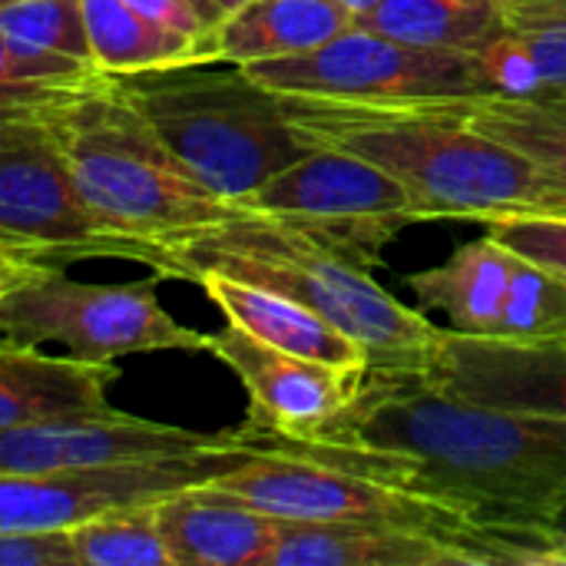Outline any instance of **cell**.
<instances>
[{"label":"cell","mask_w":566,"mask_h":566,"mask_svg":"<svg viewBox=\"0 0 566 566\" xmlns=\"http://www.w3.org/2000/svg\"><path fill=\"white\" fill-rule=\"evenodd\" d=\"M242 441L358 471L431 497L481 531H531L566 504V421L458 398L424 371H365L312 438Z\"/></svg>","instance_id":"cell-1"},{"label":"cell","mask_w":566,"mask_h":566,"mask_svg":"<svg viewBox=\"0 0 566 566\" xmlns=\"http://www.w3.org/2000/svg\"><path fill=\"white\" fill-rule=\"evenodd\" d=\"M308 146L355 153L391 172L424 222H494L517 212H560L566 199L511 146L474 129L468 96L325 99L279 93Z\"/></svg>","instance_id":"cell-2"},{"label":"cell","mask_w":566,"mask_h":566,"mask_svg":"<svg viewBox=\"0 0 566 566\" xmlns=\"http://www.w3.org/2000/svg\"><path fill=\"white\" fill-rule=\"evenodd\" d=\"M153 272L186 282L229 275L282 292L345 332L365 352L368 371H428L438 352L441 328L381 289L365 259L305 226L245 206L163 242Z\"/></svg>","instance_id":"cell-3"},{"label":"cell","mask_w":566,"mask_h":566,"mask_svg":"<svg viewBox=\"0 0 566 566\" xmlns=\"http://www.w3.org/2000/svg\"><path fill=\"white\" fill-rule=\"evenodd\" d=\"M163 139V146L216 196L239 206L312 146L292 129L282 96L242 66L182 63L143 73H103Z\"/></svg>","instance_id":"cell-4"},{"label":"cell","mask_w":566,"mask_h":566,"mask_svg":"<svg viewBox=\"0 0 566 566\" xmlns=\"http://www.w3.org/2000/svg\"><path fill=\"white\" fill-rule=\"evenodd\" d=\"M40 119L90 212L119 235L159 252L163 242L232 212V202L206 189L143 116L106 90L103 76L43 106Z\"/></svg>","instance_id":"cell-5"},{"label":"cell","mask_w":566,"mask_h":566,"mask_svg":"<svg viewBox=\"0 0 566 566\" xmlns=\"http://www.w3.org/2000/svg\"><path fill=\"white\" fill-rule=\"evenodd\" d=\"M156 282L159 275L96 285L70 279L63 265H40L0 298V338L30 348L60 345L93 365L146 352H209V335L163 308Z\"/></svg>","instance_id":"cell-6"},{"label":"cell","mask_w":566,"mask_h":566,"mask_svg":"<svg viewBox=\"0 0 566 566\" xmlns=\"http://www.w3.org/2000/svg\"><path fill=\"white\" fill-rule=\"evenodd\" d=\"M249 444V441H245ZM206 488L235 497L262 514L295 524H391L415 527L428 534L451 537L471 551V541L481 534L464 514L391 488L385 481H371L358 471L302 458L292 451L249 444V454L212 478ZM474 554V551H471ZM481 566V564H478Z\"/></svg>","instance_id":"cell-7"},{"label":"cell","mask_w":566,"mask_h":566,"mask_svg":"<svg viewBox=\"0 0 566 566\" xmlns=\"http://www.w3.org/2000/svg\"><path fill=\"white\" fill-rule=\"evenodd\" d=\"M0 245L46 265L126 259L149 265L156 249L106 229L76 192L36 113L0 116Z\"/></svg>","instance_id":"cell-8"},{"label":"cell","mask_w":566,"mask_h":566,"mask_svg":"<svg viewBox=\"0 0 566 566\" xmlns=\"http://www.w3.org/2000/svg\"><path fill=\"white\" fill-rule=\"evenodd\" d=\"M421 312L444 315V328L494 342L566 335V282L501 245L494 235L458 245L441 265L408 279Z\"/></svg>","instance_id":"cell-9"},{"label":"cell","mask_w":566,"mask_h":566,"mask_svg":"<svg viewBox=\"0 0 566 566\" xmlns=\"http://www.w3.org/2000/svg\"><path fill=\"white\" fill-rule=\"evenodd\" d=\"M242 70L275 93L325 99H428L484 93L474 53L411 46L358 23L305 53L245 63Z\"/></svg>","instance_id":"cell-10"},{"label":"cell","mask_w":566,"mask_h":566,"mask_svg":"<svg viewBox=\"0 0 566 566\" xmlns=\"http://www.w3.org/2000/svg\"><path fill=\"white\" fill-rule=\"evenodd\" d=\"M239 206L305 226L355 252L371 269L398 232L424 222L391 172L332 146H312Z\"/></svg>","instance_id":"cell-11"},{"label":"cell","mask_w":566,"mask_h":566,"mask_svg":"<svg viewBox=\"0 0 566 566\" xmlns=\"http://www.w3.org/2000/svg\"><path fill=\"white\" fill-rule=\"evenodd\" d=\"M249 454L235 441L179 458H149L70 471H0V534L7 531H70L103 511L149 504L186 488L209 484Z\"/></svg>","instance_id":"cell-12"},{"label":"cell","mask_w":566,"mask_h":566,"mask_svg":"<svg viewBox=\"0 0 566 566\" xmlns=\"http://www.w3.org/2000/svg\"><path fill=\"white\" fill-rule=\"evenodd\" d=\"M209 355L219 358L245 388V431L269 438H312L338 418L355 398L368 368H332L269 348L229 325L209 335Z\"/></svg>","instance_id":"cell-13"},{"label":"cell","mask_w":566,"mask_h":566,"mask_svg":"<svg viewBox=\"0 0 566 566\" xmlns=\"http://www.w3.org/2000/svg\"><path fill=\"white\" fill-rule=\"evenodd\" d=\"M232 441L235 431L206 434L109 408L99 415L43 418L0 431V471H70L149 458H179Z\"/></svg>","instance_id":"cell-14"},{"label":"cell","mask_w":566,"mask_h":566,"mask_svg":"<svg viewBox=\"0 0 566 566\" xmlns=\"http://www.w3.org/2000/svg\"><path fill=\"white\" fill-rule=\"evenodd\" d=\"M444 391L524 415L566 421V335L537 342H494L441 328L424 371Z\"/></svg>","instance_id":"cell-15"},{"label":"cell","mask_w":566,"mask_h":566,"mask_svg":"<svg viewBox=\"0 0 566 566\" xmlns=\"http://www.w3.org/2000/svg\"><path fill=\"white\" fill-rule=\"evenodd\" d=\"M156 524L172 566H262L282 521L206 484L156 501Z\"/></svg>","instance_id":"cell-16"},{"label":"cell","mask_w":566,"mask_h":566,"mask_svg":"<svg viewBox=\"0 0 566 566\" xmlns=\"http://www.w3.org/2000/svg\"><path fill=\"white\" fill-rule=\"evenodd\" d=\"M262 566H478V557L451 537L415 527L282 521Z\"/></svg>","instance_id":"cell-17"},{"label":"cell","mask_w":566,"mask_h":566,"mask_svg":"<svg viewBox=\"0 0 566 566\" xmlns=\"http://www.w3.org/2000/svg\"><path fill=\"white\" fill-rule=\"evenodd\" d=\"M116 381V361L93 365L0 338V431L43 418L109 411Z\"/></svg>","instance_id":"cell-18"},{"label":"cell","mask_w":566,"mask_h":566,"mask_svg":"<svg viewBox=\"0 0 566 566\" xmlns=\"http://www.w3.org/2000/svg\"><path fill=\"white\" fill-rule=\"evenodd\" d=\"M196 285L209 295V302H216L229 325L242 328L269 348L332 368H368L365 352L345 332L282 292L229 275H202Z\"/></svg>","instance_id":"cell-19"},{"label":"cell","mask_w":566,"mask_h":566,"mask_svg":"<svg viewBox=\"0 0 566 566\" xmlns=\"http://www.w3.org/2000/svg\"><path fill=\"white\" fill-rule=\"evenodd\" d=\"M0 36L10 70L23 80L83 90L103 76L93 63L80 0L0 3Z\"/></svg>","instance_id":"cell-20"},{"label":"cell","mask_w":566,"mask_h":566,"mask_svg":"<svg viewBox=\"0 0 566 566\" xmlns=\"http://www.w3.org/2000/svg\"><path fill=\"white\" fill-rule=\"evenodd\" d=\"M355 17L332 0H245L212 30V63H262L305 53L342 30Z\"/></svg>","instance_id":"cell-21"},{"label":"cell","mask_w":566,"mask_h":566,"mask_svg":"<svg viewBox=\"0 0 566 566\" xmlns=\"http://www.w3.org/2000/svg\"><path fill=\"white\" fill-rule=\"evenodd\" d=\"M355 23L411 46L458 53H478L514 30L497 0H381Z\"/></svg>","instance_id":"cell-22"},{"label":"cell","mask_w":566,"mask_h":566,"mask_svg":"<svg viewBox=\"0 0 566 566\" xmlns=\"http://www.w3.org/2000/svg\"><path fill=\"white\" fill-rule=\"evenodd\" d=\"M99 73H143L182 63H212L206 43L172 33L126 0H80Z\"/></svg>","instance_id":"cell-23"},{"label":"cell","mask_w":566,"mask_h":566,"mask_svg":"<svg viewBox=\"0 0 566 566\" xmlns=\"http://www.w3.org/2000/svg\"><path fill=\"white\" fill-rule=\"evenodd\" d=\"M468 119L474 129L517 149L566 199V96H468Z\"/></svg>","instance_id":"cell-24"},{"label":"cell","mask_w":566,"mask_h":566,"mask_svg":"<svg viewBox=\"0 0 566 566\" xmlns=\"http://www.w3.org/2000/svg\"><path fill=\"white\" fill-rule=\"evenodd\" d=\"M70 541L80 566H172L156 524V501L103 511L70 527Z\"/></svg>","instance_id":"cell-25"},{"label":"cell","mask_w":566,"mask_h":566,"mask_svg":"<svg viewBox=\"0 0 566 566\" xmlns=\"http://www.w3.org/2000/svg\"><path fill=\"white\" fill-rule=\"evenodd\" d=\"M474 66H478V76L484 86L481 96H504V99H544L547 96L534 50L524 40V33H517V30H511V33L491 40L484 50H478Z\"/></svg>","instance_id":"cell-26"},{"label":"cell","mask_w":566,"mask_h":566,"mask_svg":"<svg viewBox=\"0 0 566 566\" xmlns=\"http://www.w3.org/2000/svg\"><path fill=\"white\" fill-rule=\"evenodd\" d=\"M488 235L566 282V212H517L488 222Z\"/></svg>","instance_id":"cell-27"},{"label":"cell","mask_w":566,"mask_h":566,"mask_svg":"<svg viewBox=\"0 0 566 566\" xmlns=\"http://www.w3.org/2000/svg\"><path fill=\"white\" fill-rule=\"evenodd\" d=\"M0 566H80L70 531L0 534Z\"/></svg>","instance_id":"cell-28"},{"label":"cell","mask_w":566,"mask_h":566,"mask_svg":"<svg viewBox=\"0 0 566 566\" xmlns=\"http://www.w3.org/2000/svg\"><path fill=\"white\" fill-rule=\"evenodd\" d=\"M86 90V86H83ZM80 90H66V86H50V83H33L23 80L10 70L7 60V46L0 36V116H13V113H36L50 103H60L66 96H73Z\"/></svg>","instance_id":"cell-29"},{"label":"cell","mask_w":566,"mask_h":566,"mask_svg":"<svg viewBox=\"0 0 566 566\" xmlns=\"http://www.w3.org/2000/svg\"><path fill=\"white\" fill-rule=\"evenodd\" d=\"M517 33H524V40L534 50L547 96H566V17L554 23L531 27V30H517Z\"/></svg>","instance_id":"cell-30"},{"label":"cell","mask_w":566,"mask_h":566,"mask_svg":"<svg viewBox=\"0 0 566 566\" xmlns=\"http://www.w3.org/2000/svg\"><path fill=\"white\" fill-rule=\"evenodd\" d=\"M129 7H136L143 17H149L153 23L172 30V33H182L189 40H199L209 46L212 53V23L206 20V13L192 3V0H126Z\"/></svg>","instance_id":"cell-31"},{"label":"cell","mask_w":566,"mask_h":566,"mask_svg":"<svg viewBox=\"0 0 566 566\" xmlns=\"http://www.w3.org/2000/svg\"><path fill=\"white\" fill-rule=\"evenodd\" d=\"M514 30H531L566 17V0H497Z\"/></svg>","instance_id":"cell-32"},{"label":"cell","mask_w":566,"mask_h":566,"mask_svg":"<svg viewBox=\"0 0 566 566\" xmlns=\"http://www.w3.org/2000/svg\"><path fill=\"white\" fill-rule=\"evenodd\" d=\"M40 265H46V262H36V259L17 252V249H10V245H0V298H3L23 275H30V272L40 269Z\"/></svg>","instance_id":"cell-33"},{"label":"cell","mask_w":566,"mask_h":566,"mask_svg":"<svg viewBox=\"0 0 566 566\" xmlns=\"http://www.w3.org/2000/svg\"><path fill=\"white\" fill-rule=\"evenodd\" d=\"M202 13H206V20L212 23V27H219L222 23V17L226 13H232L235 7H242L245 0H192Z\"/></svg>","instance_id":"cell-34"},{"label":"cell","mask_w":566,"mask_h":566,"mask_svg":"<svg viewBox=\"0 0 566 566\" xmlns=\"http://www.w3.org/2000/svg\"><path fill=\"white\" fill-rule=\"evenodd\" d=\"M531 531H537V534H544V537H560L564 541V560H566V504L547 521V524H541V527H531Z\"/></svg>","instance_id":"cell-35"},{"label":"cell","mask_w":566,"mask_h":566,"mask_svg":"<svg viewBox=\"0 0 566 566\" xmlns=\"http://www.w3.org/2000/svg\"><path fill=\"white\" fill-rule=\"evenodd\" d=\"M332 3H338V7L348 10L352 17H361V13H368L371 7H378L381 0H332Z\"/></svg>","instance_id":"cell-36"},{"label":"cell","mask_w":566,"mask_h":566,"mask_svg":"<svg viewBox=\"0 0 566 566\" xmlns=\"http://www.w3.org/2000/svg\"><path fill=\"white\" fill-rule=\"evenodd\" d=\"M0 3H10V0H0Z\"/></svg>","instance_id":"cell-37"},{"label":"cell","mask_w":566,"mask_h":566,"mask_svg":"<svg viewBox=\"0 0 566 566\" xmlns=\"http://www.w3.org/2000/svg\"><path fill=\"white\" fill-rule=\"evenodd\" d=\"M564 212H566V209H564Z\"/></svg>","instance_id":"cell-38"}]
</instances>
